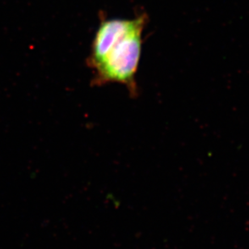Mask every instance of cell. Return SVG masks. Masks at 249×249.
I'll list each match as a JSON object with an SVG mask.
<instances>
[{
	"label": "cell",
	"mask_w": 249,
	"mask_h": 249,
	"mask_svg": "<svg viewBox=\"0 0 249 249\" xmlns=\"http://www.w3.org/2000/svg\"><path fill=\"white\" fill-rule=\"evenodd\" d=\"M146 22V14L133 19L114 18L101 22L88 58L89 67L95 72L94 85L118 83L136 95L135 79Z\"/></svg>",
	"instance_id": "cell-1"
}]
</instances>
